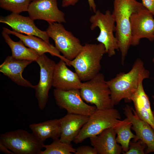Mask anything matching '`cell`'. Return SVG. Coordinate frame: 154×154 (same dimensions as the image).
Returning a JSON list of instances; mask_svg holds the SVG:
<instances>
[{
	"mask_svg": "<svg viewBox=\"0 0 154 154\" xmlns=\"http://www.w3.org/2000/svg\"><path fill=\"white\" fill-rule=\"evenodd\" d=\"M33 62L17 59L12 56H8L0 65V72L18 85L34 88V86L22 76L25 68Z\"/></svg>",
	"mask_w": 154,
	"mask_h": 154,
	"instance_id": "obj_16",
	"label": "cell"
},
{
	"mask_svg": "<svg viewBox=\"0 0 154 154\" xmlns=\"http://www.w3.org/2000/svg\"><path fill=\"white\" fill-rule=\"evenodd\" d=\"M53 95L57 105L60 109H65L67 114L89 117L97 109L95 106L88 105L84 102L80 89L63 90L55 88Z\"/></svg>",
	"mask_w": 154,
	"mask_h": 154,
	"instance_id": "obj_9",
	"label": "cell"
},
{
	"mask_svg": "<svg viewBox=\"0 0 154 154\" xmlns=\"http://www.w3.org/2000/svg\"><path fill=\"white\" fill-rule=\"evenodd\" d=\"M105 53L102 44L86 43L76 57L69 61V66L74 68L82 81H88L100 73L101 60Z\"/></svg>",
	"mask_w": 154,
	"mask_h": 154,
	"instance_id": "obj_3",
	"label": "cell"
},
{
	"mask_svg": "<svg viewBox=\"0 0 154 154\" xmlns=\"http://www.w3.org/2000/svg\"><path fill=\"white\" fill-rule=\"evenodd\" d=\"M106 81L104 75L99 73L90 80L82 82L80 91L83 100L94 104L97 109L114 108Z\"/></svg>",
	"mask_w": 154,
	"mask_h": 154,
	"instance_id": "obj_5",
	"label": "cell"
},
{
	"mask_svg": "<svg viewBox=\"0 0 154 154\" xmlns=\"http://www.w3.org/2000/svg\"><path fill=\"white\" fill-rule=\"evenodd\" d=\"M143 7L142 3L136 0H114L112 14L116 23L115 36L118 41L123 65L131 45V17Z\"/></svg>",
	"mask_w": 154,
	"mask_h": 154,
	"instance_id": "obj_2",
	"label": "cell"
},
{
	"mask_svg": "<svg viewBox=\"0 0 154 154\" xmlns=\"http://www.w3.org/2000/svg\"><path fill=\"white\" fill-rule=\"evenodd\" d=\"M46 32L54 41L56 48L68 60H73L83 48L79 39L66 30L61 23H49Z\"/></svg>",
	"mask_w": 154,
	"mask_h": 154,
	"instance_id": "obj_8",
	"label": "cell"
},
{
	"mask_svg": "<svg viewBox=\"0 0 154 154\" xmlns=\"http://www.w3.org/2000/svg\"><path fill=\"white\" fill-rule=\"evenodd\" d=\"M141 80L137 90L131 98L139 117L148 123L154 130V117L149 97L145 93Z\"/></svg>",
	"mask_w": 154,
	"mask_h": 154,
	"instance_id": "obj_20",
	"label": "cell"
},
{
	"mask_svg": "<svg viewBox=\"0 0 154 154\" xmlns=\"http://www.w3.org/2000/svg\"><path fill=\"white\" fill-rule=\"evenodd\" d=\"M79 0H62V6L66 7L70 6H74Z\"/></svg>",
	"mask_w": 154,
	"mask_h": 154,
	"instance_id": "obj_29",
	"label": "cell"
},
{
	"mask_svg": "<svg viewBox=\"0 0 154 154\" xmlns=\"http://www.w3.org/2000/svg\"><path fill=\"white\" fill-rule=\"evenodd\" d=\"M32 133L41 142L48 138L54 140L60 137L61 125L60 119H55L29 125Z\"/></svg>",
	"mask_w": 154,
	"mask_h": 154,
	"instance_id": "obj_21",
	"label": "cell"
},
{
	"mask_svg": "<svg viewBox=\"0 0 154 154\" xmlns=\"http://www.w3.org/2000/svg\"><path fill=\"white\" fill-rule=\"evenodd\" d=\"M130 25L131 45H138L143 38L154 40L153 15L144 7L132 14Z\"/></svg>",
	"mask_w": 154,
	"mask_h": 154,
	"instance_id": "obj_11",
	"label": "cell"
},
{
	"mask_svg": "<svg viewBox=\"0 0 154 154\" xmlns=\"http://www.w3.org/2000/svg\"><path fill=\"white\" fill-rule=\"evenodd\" d=\"M33 0H0V7L12 12L19 14L27 11L29 6Z\"/></svg>",
	"mask_w": 154,
	"mask_h": 154,
	"instance_id": "obj_25",
	"label": "cell"
},
{
	"mask_svg": "<svg viewBox=\"0 0 154 154\" xmlns=\"http://www.w3.org/2000/svg\"><path fill=\"white\" fill-rule=\"evenodd\" d=\"M89 118V117L84 116L67 114L60 118V141L63 142L71 143L87 122Z\"/></svg>",
	"mask_w": 154,
	"mask_h": 154,
	"instance_id": "obj_18",
	"label": "cell"
},
{
	"mask_svg": "<svg viewBox=\"0 0 154 154\" xmlns=\"http://www.w3.org/2000/svg\"><path fill=\"white\" fill-rule=\"evenodd\" d=\"M152 97L153 98V105H154V95L152 96ZM153 115L154 117V110L153 111Z\"/></svg>",
	"mask_w": 154,
	"mask_h": 154,
	"instance_id": "obj_32",
	"label": "cell"
},
{
	"mask_svg": "<svg viewBox=\"0 0 154 154\" xmlns=\"http://www.w3.org/2000/svg\"><path fill=\"white\" fill-rule=\"evenodd\" d=\"M149 75V72L144 67L143 62L137 58L129 71L120 72L114 78L106 81L114 105L118 104L123 99L125 102H131V98L140 81L148 78Z\"/></svg>",
	"mask_w": 154,
	"mask_h": 154,
	"instance_id": "obj_1",
	"label": "cell"
},
{
	"mask_svg": "<svg viewBox=\"0 0 154 154\" xmlns=\"http://www.w3.org/2000/svg\"><path fill=\"white\" fill-rule=\"evenodd\" d=\"M4 144L0 142V151L1 152L7 154H14V153Z\"/></svg>",
	"mask_w": 154,
	"mask_h": 154,
	"instance_id": "obj_30",
	"label": "cell"
},
{
	"mask_svg": "<svg viewBox=\"0 0 154 154\" xmlns=\"http://www.w3.org/2000/svg\"><path fill=\"white\" fill-rule=\"evenodd\" d=\"M63 60L56 64L54 72L52 86L63 90L80 89L82 82L77 74L71 71Z\"/></svg>",
	"mask_w": 154,
	"mask_h": 154,
	"instance_id": "obj_15",
	"label": "cell"
},
{
	"mask_svg": "<svg viewBox=\"0 0 154 154\" xmlns=\"http://www.w3.org/2000/svg\"><path fill=\"white\" fill-rule=\"evenodd\" d=\"M27 12L34 20H44L48 23L66 22L64 13L58 8L57 0H33Z\"/></svg>",
	"mask_w": 154,
	"mask_h": 154,
	"instance_id": "obj_12",
	"label": "cell"
},
{
	"mask_svg": "<svg viewBox=\"0 0 154 154\" xmlns=\"http://www.w3.org/2000/svg\"><path fill=\"white\" fill-rule=\"evenodd\" d=\"M147 148L146 145L141 140L134 142L130 141L129 149L124 154H144L145 150Z\"/></svg>",
	"mask_w": 154,
	"mask_h": 154,
	"instance_id": "obj_26",
	"label": "cell"
},
{
	"mask_svg": "<svg viewBox=\"0 0 154 154\" xmlns=\"http://www.w3.org/2000/svg\"><path fill=\"white\" fill-rule=\"evenodd\" d=\"M2 35L5 42L11 49V56L14 58L35 61L39 56L34 50L26 47L21 40L18 42L13 40L9 34L3 30L2 32Z\"/></svg>",
	"mask_w": 154,
	"mask_h": 154,
	"instance_id": "obj_22",
	"label": "cell"
},
{
	"mask_svg": "<svg viewBox=\"0 0 154 154\" xmlns=\"http://www.w3.org/2000/svg\"><path fill=\"white\" fill-rule=\"evenodd\" d=\"M123 109L124 114L131 123V129L136 133V137L133 141L140 140L146 144L145 154L154 152V130L152 127L140 119L135 110L129 105H126Z\"/></svg>",
	"mask_w": 154,
	"mask_h": 154,
	"instance_id": "obj_13",
	"label": "cell"
},
{
	"mask_svg": "<svg viewBox=\"0 0 154 154\" xmlns=\"http://www.w3.org/2000/svg\"><path fill=\"white\" fill-rule=\"evenodd\" d=\"M153 62L154 63V58H153Z\"/></svg>",
	"mask_w": 154,
	"mask_h": 154,
	"instance_id": "obj_33",
	"label": "cell"
},
{
	"mask_svg": "<svg viewBox=\"0 0 154 154\" xmlns=\"http://www.w3.org/2000/svg\"><path fill=\"white\" fill-rule=\"evenodd\" d=\"M3 29L9 34H12L18 37L25 46L35 50L39 56L48 52L52 56L59 57L68 65L69 60L60 55V52L55 46L41 38L35 36L25 35L14 30H10L5 27H3Z\"/></svg>",
	"mask_w": 154,
	"mask_h": 154,
	"instance_id": "obj_19",
	"label": "cell"
},
{
	"mask_svg": "<svg viewBox=\"0 0 154 154\" xmlns=\"http://www.w3.org/2000/svg\"><path fill=\"white\" fill-rule=\"evenodd\" d=\"M116 134L113 127L106 129L98 135L90 138L91 144L97 154H121L122 149L116 142Z\"/></svg>",
	"mask_w": 154,
	"mask_h": 154,
	"instance_id": "obj_17",
	"label": "cell"
},
{
	"mask_svg": "<svg viewBox=\"0 0 154 154\" xmlns=\"http://www.w3.org/2000/svg\"><path fill=\"white\" fill-rule=\"evenodd\" d=\"M143 6L154 16V0H142Z\"/></svg>",
	"mask_w": 154,
	"mask_h": 154,
	"instance_id": "obj_28",
	"label": "cell"
},
{
	"mask_svg": "<svg viewBox=\"0 0 154 154\" xmlns=\"http://www.w3.org/2000/svg\"><path fill=\"white\" fill-rule=\"evenodd\" d=\"M0 142L16 154H39L44 144L32 133L21 129L1 134Z\"/></svg>",
	"mask_w": 154,
	"mask_h": 154,
	"instance_id": "obj_7",
	"label": "cell"
},
{
	"mask_svg": "<svg viewBox=\"0 0 154 154\" xmlns=\"http://www.w3.org/2000/svg\"><path fill=\"white\" fill-rule=\"evenodd\" d=\"M89 7L90 10L95 13L96 10V5L94 0H88Z\"/></svg>",
	"mask_w": 154,
	"mask_h": 154,
	"instance_id": "obj_31",
	"label": "cell"
},
{
	"mask_svg": "<svg viewBox=\"0 0 154 154\" xmlns=\"http://www.w3.org/2000/svg\"><path fill=\"white\" fill-rule=\"evenodd\" d=\"M35 61L40 68V79L38 84L34 86V89L39 108L40 110H43L48 101L49 90L52 86L56 63L44 54L39 56Z\"/></svg>",
	"mask_w": 154,
	"mask_h": 154,
	"instance_id": "obj_10",
	"label": "cell"
},
{
	"mask_svg": "<svg viewBox=\"0 0 154 154\" xmlns=\"http://www.w3.org/2000/svg\"><path fill=\"white\" fill-rule=\"evenodd\" d=\"M45 149L41 151L39 154H72L76 152V149L71 143L61 141L59 138L53 140L49 145H44Z\"/></svg>",
	"mask_w": 154,
	"mask_h": 154,
	"instance_id": "obj_24",
	"label": "cell"
},
{
	"mask_svg": "<svg viewBox=\"0 0 154 154\" xmlns=\"http://www.w3.org/2000/svg\"><path fill=\"white\" fill-rule=\"evenodd\" d=\"M132 125L131 122L126 117L122 120H120L113 127L117 134L116 142L121 144L123 154L129 150L131 139H134L136 137V135L131 131Z\"/></svg>",
	"mask_w": 154,
	"mask_h": 154,
	"instance_id": "obj_23",
	"label": "cell"
},
{
	"mask_svg": "<svg viewBox=\"0 0 154 154\" xmlns=\"http://www.w3.org/2000/svg\"><path fill=\"white\" fill-rule=\"evenodd\" d=\"M94 13L89 19L90 29L93 30L97 27L99 29L100 33L96 40L104 45L106 53L111 57L116 54V50H119L117 40L113 33L116 31L114 19L109 10L104 14L99 10Z\"/></svg>",
	"mask_w": 154,
	"mask_h": 154,
	"instance_id": "obj_6",
	"label": "cell"
},
{
	"mask_svg": "<svg viewBox=\"0 0 154 154\" xmlns=\"http://www.w3.org/2000/svg\"><path fill=\"white\" fill-rule=\"evenodd\" d=\"M119 111L114 108L97 109L90 116L73 141L80 143L86 139L96 136L105 129L113 127L120 120Z\"/></svg>",
	"mask_w": 154,
	"mask_h": 154,
	"instance_id": "obj_4",
	"label": "cell"
},
{
	"mask_svg": "<svg viewBox=\"0 0 154 154\" xmlns=\"http://www.w3.org/2000/svg\"><path fill=\"white\" fill-rule=\"evenodd\" d=\"M34 21L29 16H24L14 13L5 17L1 16L0 17V23L7 25L13 30L20 33L38 37L50 43L49 37L46 31H42L38 29Z\"/></svg>",
	"mask_w": 154,
	"mask_h": 154,
	"instance_id": "obj_14",
	"label": "cell"
},
{
	"mask_svg": "<svg viewBox=\"0 0 154 154\" xmlns=\"http://www.w3.org/2000/svg\"><path fill=\"white\" fill-rule=\"evenodd\" d=\"M75 154H97L93 147L88 145H82L76 149Z\"/></svg>",
	"mask_w": 154,
	"mask_h": 154,
	"instance_id": "obj_27",
	"label": "cell"
}]
</instances>
